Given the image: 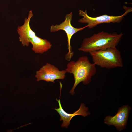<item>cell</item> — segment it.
Returning a JSON list of instances; mask_svg holds the SVG:
<instances>
[{"label":"cell","mask_w":132,"mask_h":132,"mask_svg":"<svg viewBox=\"0 0 132 132\" xmlns=\"http://www.w3.org/2000/svg\"><path fill=\"white\" fill-rule=\"evenodd\" d=\"M96 65L91 63L87 56L80 57L76 61H72L67 65L65 69L66 73H71L73 75L74 83L69 93L73 95L75 89L80 82L87 85L91 81L92 77L97 72Z\"/></svg>","instance_id":"6da1fadb"},{"label":"cell","mask_w":132,"mask_h":132,"mask_svg":"<svg viewBox=\"0 0 132 132\" xmlns=\"http://www.w3.org/2000/svg\"><path fill=\"white\" fill-rule=\"evenodd\" d=\"M123 35L121 33H110L102 31L84 38L78 50L89 53L118 45Z\"/></svg>","instance_id":"7a4b0ae2"},{"label":"cell","mask_w":132,"mask_h":132,"mask_svg":"<svg viewBox=\"0 0 132 132\" xmlns=\"http://www.w3.org/2000/svg\"><path fill=\"white\" fill-rule=\"evenodd\" d=\"M93 63L102 68L111 69L123 66L121 52L116 47L89 53Z\"/></svg>","instance_id":"3957f363"},{"label":"cell","mask_w":132,"mask_h":132,"mask_svg":"<svg viewBox=\"0 0 132 132\" xmlns=\"http://www.w3.org/2000/svg\"><path fill=\"white\" fill-rule=\"evenodd\" d=\"M125 12L122 14L118 16H110L107 14L92 17L89 16L86 10L84 11L81 10L79 11V15L82 18L79 19L78 22L80 23H87L89 29H92L97 25L103 23H119L123 20L125 16L132 11L131 7L123 6Z\"/></svg>","instance_id":"277c9868"},{"label":"cell","mask_w":132,"mask_h":132,"mask_svg":"<svg viewBox=\"0 0 132 132\" xmlns=\"http://www.w3.org/2000/svg\"><path fill=\"white\" fill-rule=\"evenodd\" d=\"M72 15L73 13L72 12L66 14L65 16V19L64 21L59 24L52 25L50 29V32H55L61 30H64L66 32L67 37L68 52L65 56L66 59L68 61H69L71 60L74 55V52L72 51L70 44L72 36L77 32L88 27L87 25L79 28L73 26L71 23Z\"/></svg>","instance_id":"5b68a950"},{"label":"cell","mask_w":132,"mask_h":132,"mask_svg":"<svg viewBox=\"0 0 132 132\" xmlns=\"http://www.w3.org/2000/svg\"><path fill=\"white\" fill-rule=\"evenodd\" d=\"M66 73L65 70H60L54 65L47 63L36 72L35 76L37 81L43 80L54 83L56 79H64Z\"/></svg>","instance_id":"8992f818"},{"label":"cell","mask_w":132,"mask_h":132,"mask_svg":"<svg viewBox=\"0 0 132 132\" xmlns=\"http://www.w3.org/2000/svg\"><path fill=\"white\" fill-rule=\"evenodd\" d=\"M131 108L128 105L119 108L116 114L113 116H108L104 119L105 124L108 126L113 125L121 131L125 129Z\"/></svg>","instance_id":"52a82bcc"},{"label":"cell","mask_w":132,"mask_h":132,"mask_svg":"<svg viewBox=\"0 0 132 132\" xmlns=\"http://www.w3.org/2000/svg\"><path fill=\"white\" fill-rule=\"evenodd\" d=\"M56 100L57 101L59 105V108H55L59 114L60 117V121L63 122L61 127L62 128H67L70 124V121L74 116L80 115L85 117L90 114L88 111V108L85 106V104L81 103L79 109L72 113H69L66 112L63 109L61 103L60 99L58 100L57 98Z\"/></svg>","instance_id":"ba28073f"},{"label":"cell","mask_w":132,"mask_h":132,"mask_svg":"<svg viewBox=\"0 0 132 132\" xmlns=\"http://www.w3.org/2000/svg\"><path fill=\"white\" fill-rule=\"evenodd\" d=\"M33 16L32 11H29L28 17H26L24 19L23 24L18 26L17 28L19 41L23 46H28L31 39L36 36L35 33L31 29L30 25V20Z\"/></svg>","instance_id":"9c48e42d"},{"label":"cell","mask_w":132,"mask_h":132,"mask_svg":"<svg viewBox=\"0 0 132 132\" xmlns=\"http://www.w3.org/2000/svg\"><path fill=\"white\" fill-rule=\"evenodd\" d=\"M30 43L32 45V50L37 54L44 53L50 49L52 46L49 41L36 35L31 39Z\"/></svg>","instance_id":"30bf717a"}]
</instances>
